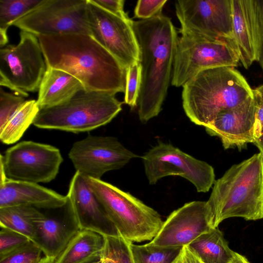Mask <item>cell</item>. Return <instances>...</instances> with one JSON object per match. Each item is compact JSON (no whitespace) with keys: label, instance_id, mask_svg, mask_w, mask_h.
I'll use <instances>...</instances> for the list:
<instances>
[{"label":"cell","instance_id":"cell-1","mask_svg":"<svg viewBox=\"0 0 263 263\" xmlns=\"http://www.w3.org/2000/svg\"><path fill=\"white\" fill-rule=\"evenodd\" d=\"M37 37L47 67L69 73L86 90L114 95L125 91L127 69L90 35Z\"/></svg>","mask_w":263,"mask_h":263},{"label":"cell","instance_id":"cell-2","mask_svg":"<svg viewBox=\"0 0 263 263\" xmlns=\"http://www.w3.org/2000/svg\"><path fill=\"white\" fill-rule=\"evenodd\" d=\"M140 50L141 84L137 103L143 123L157 116L171 83L178 39L171 19L163 14L133 22Z\"/></svg>","mask_w":263,"mask_h":263},{"label":"cell","instance_id":"cell-3","mask_svg":"<svg viewBox=\"0 0 263 263\" xmlns=\"http://www.w3.org/2000/svg\"><path fill=\"white\" fill-rule=\"evenodd\" d=\"M182 87V106L186 116L204 127L221 112L253 97V89L244 77L231 67L203 70Z\"/></svg>","mask_w":263,"mask_h":263},{"label":"cell","instance_id":"cell-4","mask_svg":"<svg viewBox=\"0 0 263 263\" xmlns=\"http://www.w3.org/2000/svg\"><path fill=\"white\" fill-rule=\"evenodd\" d=\"M214 228L226 219L263 218V157L260 153L232 165L214 183L206 201Z\"/></svg>","mask_w":263,"mask_h":263},{"label":"cell","instance_id":"cell-5","mask_svg":"<svg viewBox=\"0 0 263 263\" xmlns=\"http://www.w3.org/2000/svg\"><path fill=\"white\" fill-rule=\"evenodd\" d=\"M121 110L115 95L83 89L60 104L40 109L33 125L74 133L89 132L108 124Z\"/></svg>","mask_w":263,"mask_h":263},{"label":"cell","instance_id":"cell-6","mask_svg":"<svg viewBox=\"0 0 263 263\" xmlns=\"http://www.w3.org/2000/svg\"><path fill=\"white\" fill-rule=\"evenodd\" d=\"M86 179L122 237L131 242L154 238L164 222L156 211L110 183Z\"/></svg>","mask_w":263,"mask_h":263},{"label":"cell","instance_id":"cell-7","mask_svg":"<svg viewBox=\"0 0 263 263\" xmlns=\"http://www.w3.org/2000/svg\"><path fill=\"white\" fill-rule=\"evenodd\" d=\"M239 62L233 40L181 34L176 45L171 84L182 87L203 70L235 67Z\"/></svg>","mask_w":263,"mask_h":263},{"label":"cell","instance_id":"cell-8","mask_svg":"<svg viewBox=\"0 0 263 263\" xmlns=\"http://www.w3.org/2000/svg\"><path fill=\"white\" fill-rule=\"evenodd\" d=\"M47 69L37 36L21 30L17 45L0 48V85L27 97L39 90Z\"/></svg>","mask_w":263,"mask_h":263},{"label":"cell","instance_id":"cell-9","mask_svg":"<svg viewBox=\"0 0 263 263\" xmlns=\"http://www.w3.org/2000/svg\"><path fill=\"white\" fill-rule=\"evenodd\" d=\"M87 6V0H42L12 25L36 36L74 33L90 35Z\"/></svg>","mask_w":263,"mask_h":263},{"label":"cell","instance_id":"cell-10","mask_svg":"<svg viewBox=\"0 0 263 263\" xmlns=\"http://www.w3.org/2000/svg\"><path fill=\"white\" fill-rule=\"evenodd\" d=\"M141 159L150 184L166 176H178L191 182L198 192L205 193L215 181L214 170L211 165L170 144L159 143Z\"/></svg>","mask_w":263,"mask_h":263},{"label":"cell","instance_id":"cell-11","mask_svg":"<svg viewBox=\"0 0 263 263\" xmlns=\"http://www.w3.org/2000/svg\"><path fill=\"white\" fill-rule=\"evenodd\" d=\"M63 161L58 148L32 141L19 142L0 157L7 178L35 183L54 179Z\"/></svg>","mask_w":263,"mask_h":263},{"label":"cell","instance_id":"cell-12","mask_svg":"<svg viewBox=\"0 0 263 263\" xmlns=\"http://www.w3.org/2000/svg\"><path fill=\"white\" fill-rule=\"evenodd\" d=\"M87 16L90 35L127 69L139 62V47L129 17L115 15L92 0H87Z\"/></svg>","mask_w":263,"mask_h":263},{"label":"cell","instance_id":"cell-13","mask_svg":"<svg viewBox=\"0 0 263 263\" xmlns=\"http://www.w3.org/2000/svg\"><path fill=\"white\" fill-rule=\"evenodd\" d=\"M181 34L233 40L231 0H178Z\"/></svg>","mask_w":263,"mask_h":263},{"label":"cell","instance_id":"cell-14","mask_svg":"<svg viewBox=\"0 0 263 263\" xmlns=\"http://www.w3.org/2000/svg\"><path fill=\"white\" fill-rule=\"evenodd\" d=\"M68 156L76 171L86 177L101 179L106 172L120 169L139 157L110 136L88 135L73 143Z\"/></svg>","mask_w":263,"mask_h":263},{"label":"cell","instance_id":"cell-15","mask_svg":"<svg viewBox=\"0 0 263 263\" xmlns=\"http://www.w3.org/2000/svg\"><path fill=\"white\" fill-rule=\"evenodd\" d=\"M214 228L207 202L193 201L171 213L148 243L161 247H183Z\"/></svg>","mask_w":263,"mask_h":263},{"label":"cell","instance_id":"cell-16","mask_svg":"<svg viewBox=\"0 0 263 263\" xmlns=\"http://www.w3.org/2000/svg\"><path fill=\"white\" fill-rule=\"evenodd\" d=\"M66 196L80 230H90L105 237L121 236L86 177L79 172L76 171L71 178Z\"/></svg>","mask_w":263,"mask_h":263},{"label":"cell","instance_id":"cell-17","mask_svg":"<svg viewBox=\"0 0 263 263\" xmlns=\"http://www.w3.org/2000/svg\"><path fill=\"white\" fill-rule=\"evenodd\" d=\"M233 40L240 62L248 69L257 61L263 0H231Z\"/></svg>","mask_w":263,"mask_h":263},{"label":"cell","instance_id":"cell-18","mask_svg":"<svg viewBox=\"0 0 263 263\" xmlns=\"http://www.w3.org/2000/svg\"><path fill=\"white\" fill-rule=\"evenodd\" d=\"M255 112L252 97L236 107L220 113L205 127V130L210 136L219 137L225 149H241L256 140Z\"/></svg>","mask_w":263,"mask_h":263},{"label":"cell","instance_id":"cell-19","mask_svg":"<svg viewBox=\"0 0 263 263\" xmlns=\"http://www.w3.org/2000/svg\"><path fill=\"white\" fill-rule=\"evenodd\" d=\"M67 196L38 183L7 179L0 183V208L18 205L37 209L55 210L63 207Z\"/></svg>","mask_w":263,"mask_h":263},{"label":"cell","instance_id":"cell-20","mask_svg":"<svg viewBox=\"0 0 263 263\" xmlns=\"http://www.w3.org/2000/svg\"><path fill=\"white\" fill-rule=\"evenodd\" d=\"M45 216L38 226L32 242L45 256L56 258L80 229L68 199L62 216Z\"/></svg>","mask_w":263,"mask_h":263},{"label":"cell","instance_id":"cell-21","mask_svg":"<svg viewBox=\"0 0 263 263\" xmlns=\"http://www.w3.org/2000/svg\"><path fill=\"white\" fill-rule=\"evenodd\" d=\"M83 89L82 84L69 73L47 67L38 90L36 103L40 109L54 106Z\"/></svg>","mask_w":263,"mask_h":263},{"label":"cell","instance_id":"cell-22","mask_svg":"<svg viewBox=\"0 0 263 263\" xmlns=\"http://www.w3.org/2000/svg\"><path fill=\"white\" fill-rule=\"evenodd\" d=\"M105 243L103 235L90 230H80L54 263H90L101 258Z\"/></svg>","mask_w":263,"mask_h":263},{"label":"cell","instance_id":"cell-23","mask_svg":"<svg viewBox=\"0 0 263 263\" xmlns=\"http://www.w3.org/2000/svg\"><path fill=\"white\" fill-rule=\"evenodd\" d=\"M187 247L203 263H230L237 254L229 248L218 227L202 234Z\"/></svg>","mask_w":263,"mask_h":263},{"label":"cell","instance_id":"cell-24","mask_svg":"<svg viewBox=\"0 0 263 263\" xmlns=\"http://www.w3.org/2000/svg\"><path fill=\"white\" fill-rule=\"evenodd\" d=\"M45 214L38 209L25 205L0 208V226L22 234L33 241Z\"/></svg>","mask_w":263,"mask_h":263},{"label":"cell","instance_id":"cell-25","mask_svg":"<svg viewBox=\"0 0 263 263\" xmlns=\"http://www.w3.org/2000/svg\"><path fill=\"white\" fill-rule=\"evenodd\" d=\"M40 110L36 100H26L0 131L3 143L11 144L17 142L33 122Z\"/></svg>","mask_w":263,"mask_h":263},{"label":"cell","instance_id":"cell-26","mask_svg":"<svg viewBox=\"0 0 263 263\" xmlns=\"http://www.w3.org/2000/svg\"><path fill=\"white\" fill-rule=\"evenodd\" d=\"M183 247H166L149 243L137 245L130 243L134 263H175Z\"/></svg>","mask_w":263,"mask_h":263},{"label":"cell","instance_id":"cell-27","mask_svg":"<svg viewBox=\"0 0 263 263\" xmlns=\"http://www.w3.org/2000/svg\"><path fill=\"white\" fill-rule=\"evenodd\" d=\"M42 0H0V30L8 28L17 20L27 14Z\"/></svg>","mask_w":263,"mask_h":263},{"label":"cell","instance_id":"cell-28","mask_svg":"<svg viewBox=\"0 0 263 263\" xmlns=\"http://www.w3.org/2000/svg\"><path fill=\"white\" fill-rule=\"evenodd\" d=\"M102 259L105 263H134L129 241L121 236L105 237Z\"/></svg>","mask_w":263,"mask_h":263},{"label":"cell","instance_id":"cell-29","mask_svg":"<svg viewBox=\"0 0 263 263\" xmlns=\"http://www.w3.org/2000/svg\"><path fill=\"white\" fill-rule=\"evenodd\" d=\"M141 84V67L135 63L127 69L124 102L132 108L137 106Z\"/></svg>","mask_w":263,"mask_h":263},{"label":"cell","instance_id":"cell-30","mask_svg":"<svg viewBox=\"0 0 263 263\" xmlns=\"http://www.w3.org/2000/svg\"><path fill=\"white\" fill-rule=\"evenodd\" d=\"M25 97L0 89V131L25 103Z\"/></svg>","mask_w":263,"mask_h":263},{"label":"cell","instance_id":"cell-31","mask_svg":"<svg viewBox=\"0 0 263 263\" xmlns=\"http://www.w3.org/2000/svg\"><path fill=\"white\" fill-rule=\"evenodd\" d=\"M42 251L30 241L10 254L0 258V263H39Z\"/></svg>","mask_w":263,"mask_h":263},{"label":"cell","instance_id":"cell-32","mask_svg":"<svg viewBox=\"0 0 263 263\" xmlns=\"http://www.w3.org/2000/svg\"><path fill=\"white\" fill-rule=\"evenodd\" d=\"M31 241L25 235L14 231L1 228L0 231V258L10 254Z\"/></svg>","mask_w":263,"mask_h":263},{"label":"cell","instance_id":"cell-33","mask_svg":"<svg viewBox=\"0 0 263 263\" xmlns=\"http://www.w3.org/2000/svg\"><path fill=\"white\" fill-rule=\"evenodd\" d=\"M167 0H140L134 10L135 16L140 20H148L162 14Z\"/></svg>","mask_w":263,"mask_h":263},{"label":"cell","instance_id":"cell-34","mask_svg":"<svg viewBox=\"0 0 263 263\" xmlns=\"http://www.w3.org/2000/svg\"><path fill=\"white\" fill-rule=\"evenodd\" d=\"M255 105V136L256 140L263 132V84L253 89Z\"/></svg>","mask_w":263,"mask_h":263},{"label":"cell","instance_id":"cell-35","mask_svg":"<svg viewBox=\"0 0 263 263\" xmlns=\"http://www.w3.org/2000/svg\"><path fill=\"white\" fill-rule=\"evenodd\" d=\"M105 10L120 17H128L124 10L125 1L123 0H92Z\"/></svg>","mask_w":263,"mask_h":263},{"label":"cell","instance_id":"cell-36","mask_svg":"<svg viewBox=\"0 0 263 263\" xmlns=\"http://www.w3.org/2000/svg\"><path fill=\"white\" fill-rule=\"evenodd\" d=\"M175 263H203L187 247L184 246Z\"/></svg>","mask_w":263,"mask_h":263},{"label":"cell","instance_id":"cell-37","mask_svg":"<svg viewBox=\"0 0 263 263\" xmlns=\"http://www.w3.org/2000/svg\"><path fill=\"white\" fill-rule=\"evenodd\" d=\"M257 61L259 62L263 71V7Z\"/></svg>","mask_w":263,"mask_h":263},{"label":"cell","instance_id":"cell-38","mask_svg":"<svg viewBox=\"0 0 263 263\" xmlns=\"http://www.w3.org/2000/svg\"><path fill=\"white\" fill-rule=\"evenodd\" d=\"M7 32V31L0 30V48L7 45L9 40Z\"/></svg>","mask_w":263,"mask_h":263},{"label":"cell","instance_id":"cell-39","mask_svg":"<svg viewBox=\"0 0 263 263\" xmlns=\"http://www.w3.org/2000/svg\"><path fill=\"white\" fill-rule=\"evenodd\" d=\"M259 149L263 157V132L260 136L253 143Z\"/></svg>","mask_w":263,"mask_h":263},{"label":"cell","instance_id":"cell-40","mask_svg":"<svg viewBox=\"0 0 263 263\" xmlns=\"http://www.w3.org/2000/svg\"><path fill=\"white\" fill-rule=\"evenodd\" d=\"M230 263H250L248 259L244 256L237 253L236 257Z\"/></svg>","mask_w":263,"mask_h":263},{"label":"cell","instance_id":"cell-41","mask_svg":"<svg viewBox=\"0 0 263 263\" xmlns=\"http://www.w3.org/2000/svg\"><path fill=\"white\" fill-rule=\"evenodd\" d=\"M55 259L54 258L45 256L41 259L39 263H54Z\"/></svg>","mask_w":263,"mask_h":263},{"label":"cell","instance_id":"cell-42","mask_svg":"<svg viewBox=\"0 0 263 263\" xmlns=\"http://www.w3.org/2000/svg\"><path fill=\"white\" fill-rule=\"evenodd\" d=\"M101 259H98V260H95L90 263H100L101 262Z\"/></svg>","mask_w":263,"mask_h":263},{"label":"cell","instance_id":"cell-43","mask_svg":"<svg viewBox=\"0 0 263 263\" xmlns=\"http://www.w3.org/2000/svg\"><path fill=\"white\" fill-rule=\"evenodd\" d=\"M100 263H105L101 258V261Z\"/></svg>","mask_w":263,"mask_h":263}]
</instances>
